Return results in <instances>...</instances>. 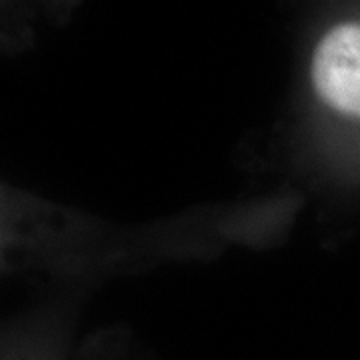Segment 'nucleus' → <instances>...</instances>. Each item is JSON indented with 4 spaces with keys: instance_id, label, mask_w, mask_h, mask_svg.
Returning <instances> with one entry per match:
<instances>
[{
    "instance_id": "f257e3e1",
    "label": "nucleus",
    "mask_w": 360,
    "mask_h": 360,
    "mask_svg": "<svg viewBox=\"0 0 360 360\" xmlns=\"http://www.w3.org/2000/svg\"><path fill=\"white\" fill-rule=\"evenodd\" d=\"M312 82L328 106L360 116V25H338L321 40Z\"/></svg>"
}]
</instances>
